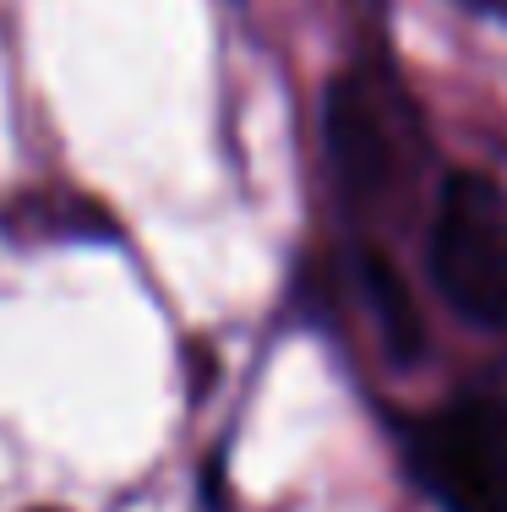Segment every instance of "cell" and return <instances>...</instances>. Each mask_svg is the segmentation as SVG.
Segmentation results:
<instances>
[{
  "label": "cell",
  "instance_id": "obj_3",
  "mask_svg": "<svg viewBox=\"0 0 507 512\" xmlns=\"http://www.w3.org/2000/svg\"><path fill=\"white\" fill-rule=\"evenodd\" d=\"M322 126H328V153H333V169H338V180H344V191L355 202L377 197L393 180V137H388V126H382V109L366 93V82L338 77L328 88Z\"/></svg>",
  "mask_w": 507,
  "mask_h": 512
},
{
  "label": "cell",
  "instance_id": "obj_4",
  "mask_svg": "<svg viewBox=\"0 0 507 512\" xmlns=\"http://www.w3.org/2000/svg\"><path fill=\"white\" fill-rule=\"evenodd\" d=\"M360 295H366L371 316H377L382 338H388V349L398 360H415L420 355V338H426V327H420V311L415 300H409V284L404 273L388 262L382 251H360Z\"/></svg>",
  "mask_w": 507,
  "mask_h": 512
},
{
  "label": "cell",
  "instance_id": "obj_1",
  "mask_svg": "<svg viewBox=\"0 0 507 512\" xmlns=\"http://www.w3.org/2000/svg\"><path fill=\"white\" fill-rule=\"evenodd\" d=\"M431 278L464 322H507V191L480 169H453L437 191Z\"/></svg>",
  "mask_w": 507,
  "mask_h": 512
},
{
  "label": "cell",
  "instance_id": "obj_2",
  "mask_svg": "<svg viewBox=\"0 0 507 512\" xmlns=\"http://www.w3.org/2000/svg\"><path fill=\"white\" fill-rule=\"evenodd\" d=\"M415 480L448 512H507V404L458 398L420 414L404 436Z\"/></svg>",
  "mask_w": 507,
  "mask_h": 512
},
{
  "label": "cell",
  "instance_id": "obj_5",
  "mask_svg": "<svg viewBox=\"0 0 507 512\" xmlns=\"http://www.w3.org/2000/svg\"><path fill=\"white\" fill-rule=\"evenodd\" d=\"M453 6L475 11V17H502L507 22V0H453Z\"/></svg>",
  "mask_w": 507,
  "mask_h": 512
}]
</instances>
